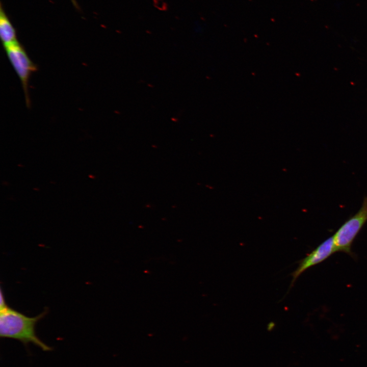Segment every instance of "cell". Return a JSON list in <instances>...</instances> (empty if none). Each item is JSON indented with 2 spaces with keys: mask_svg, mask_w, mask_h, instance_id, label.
Returning a JSON list of instances; mask_svg holds the SVG:
<instances>
[{
  "mask_svg": "<svg viewBox=\"0 0 367 367\" xmlns=\"http://www.w3.org/2000/svg\"><path fill=\"white\" fill-rule=\"evenodd\" d=\"M46 311L34 317L24 314L8 306L0 309V336L17 340L25 348L30 344L44 351H50L53 348L42 341L37 335L35 327L38 322L44 317Z\"/></svg>",
  "mask_w": 367,
  "mask_h": 367,
  "instance_id": "6da1fadb",
  "label": "cell"
},
{
  "mask_svg": "<svg viewBox=\"0 0 367 367\" xmlns=\"http://www.w3.org/2000/svg\"><path fill=\"white\" fill-rule=\"evenodd\" d=\"M367 222V196L363 198L359 211L347 219L333 235L336 252H343L351 256L352 243Z\"/></svg>",
  "mask_w": 367,
  "mask_h": 367,
  "instance_id": "7a4b0ae2",
  "label": "cell"
},
{
  "mask_svg": "<svg viewBox=\"0 0 367 367\" xmlns=\"http://www.w3.org/2000/svg\"><path fill=\"white\" fill-rule=\"evenodd\" d=\"M7 57L19 78L23 89L26 105L30 107L29 82L32 74L37 67L19 42L4 48Z\"/></svg>",
  "mask_w": 367,
  "mask_h": 367,
  "instance_id": "3957f363",
  "label": "cell"
},
{
  "mask_svg": "<svg viewBox=\"0 0 367 367\" xmlns=\"http://www.w3.org/2000/svg\"><path fill=\"white\" fill-rule=\"evenodd\" d=\"M335 252L333 237L332 236L325 240L299 261L298 267L291 274L292 279L290 289L293 286L296 280L304 271L323 262Z\"/></svg>",
  "mask_w": 367,
  "mask_h": 367,
  "instance_id": "277c9868",
  "label": "cell"
},
{
  "mask_svg": "<svg viewBox=\"0 0 367 367\" xmlns=\"http://www.w3.org/2000/svg\"><path fill=\"white\" fill-rule=\"evenodd\" d=\"M0 37L4 48L18 42L16 31L2 5L0 7Z\"/></svg>",
  "mask_w": 367,
  "mask_h": 367,
  "instance_id": "5b68a950",
  "label": "cell"
},
{
  "mask_svg": "<svg viewBox=\"0 0 367 367\" xmlns=\"http://www.w3.org/2000/svg\"><path fill=\"white\" fill-rule=\"evenodd\" d=\"M8 306L7 304L6 303L5 296L3 294V293L2 292V290L1 289V303H0V309H3L6 307Z\"/></svg>",
  "mask_w": 367,
  "mask_h": 367,
  "instance_id": "8992f818",
  "label": "cell"
},
{
  "mask_svg": "<svg viewBox=\"0 0 367 367\" xmlns=\"http://www.w3.org/2000/svg\"><path fill=\"white\" fill-rule=\"evenodd\" d=\"M71 2H72V4H73V5H74L76 8H78V5L77 4L75 0H71Z\"/></svg>",
  "mask_w": 367,
  "mask_h": 367,
  "instance_id": "52a82bcc",
  "label": "cell"
}]
</instances>
